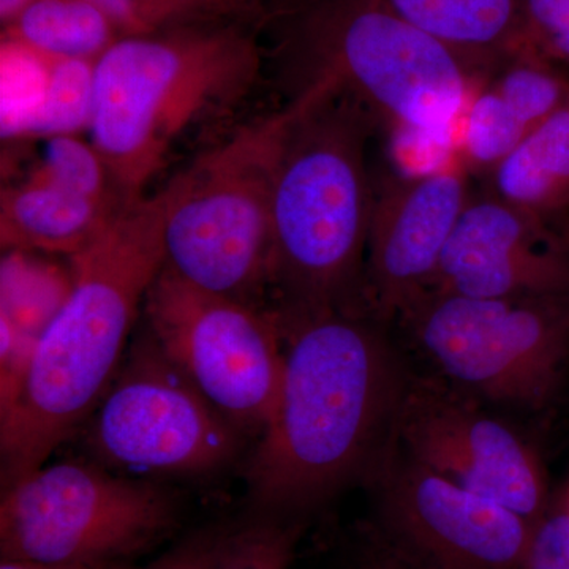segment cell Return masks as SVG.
I'll list each match as a JSON object with an SVG mask.
<instances>
[{"label":"cell","instance_id":"83f0119b","mask_svg":"<svg viewBox=\"0 0 569 569\" xmlns=\"http://www.w3.org/2000/svg\"><path fill=\"white\" fill-rule=\"evenodd\" d=\"M216 531L194 535L153 561L148 569H211Z\"/></svg>","mask_w":569,"mask_h":569},{"label":"cell","instance_id":"ffe728a7","mask_svg":"<svg viewBox=\"0 0 569 569\" xmlns=\"http://www.w3.org/2000/svg\"><path fill=\"white\" fill-rule=\"evenodd\" d=\"M529 133V127L488 80L460 116L456 153L468 171L490 174Z\"/></svg>","mask_w":569,"mask_h":569},{"label":"cell","instance_id":"5bb4252c","mask_svg":"<svg viewBox=\"0 0 569 569\" xmlns=\"http://www.w3.org/2000/svg\"><path fill=\"white\" fill-rule=\"evenodd\" d=\"M429 291L569 295V220L538 216L492 192L471 197Z\"/></svg>","mask_w":569,"mask_h":569},{"label":"cell","instance_id":"44dd1931","mask_svg":"<svg viewBox=\"0 0 569 569\" xmlns=\"http://www.w3.org/2000/svg\"><path fill=\"white\" fill-rule=\"evenodd\" d=\"M301 533V520L263 515L217 530L211 569H288Z\"/></svg>","mask_w":569,"mask_h":569},{"label":"cell","instance_id":"52a82bcc","mask_svg":"<svg viewBox=\"0 0 569 569\" xmlns=\"http://www.w3.org/2000/svg\"><path fill=\"white\" fill-rule=\"evenodd\" d=\"M441 378L479 400L550 406L569 366V295L427 291L397 318Z\"/></svg>","mask_w":569,"mask_h":569},{"label":"cell","instance_id":"d6986e66","mask_svg":"<svg viewBox=\"0 0 569 569\" xmlns=\"http://www.w3.org/2000/svg\"><path fill=\"white\" fill-rule=\"evenodd\" d=\"M70 288V268L66 271L40 253L6 250L0 268V317L20 335L39 342Z\"/></svg>","mask_w":569,"mask_h":569},{"label":"cell","instance_id":"7c38bea8","mask_svg":"<svg viewBox=\"0 0 569 569\" xmlns=\"http://www.w3.org/2000/svg\"><path fill=\"white\" fill-rule=\"evenodd\" d=\"M395 440L411 459L537 523L548 511L541 463L515 429L443 378L408 376Z\"/></svg>","mask_w":569,"mask_h":569},{"label":"cell","instance_id":"8992f818","mask_svg":"<svg viewBox=\"0 0 569 569\" xmlns=\"http://www.w3.org/2000/svg\"><path fill=\"white\" fill-rule=\"evenodd\" d=\"M290 110L213 146L167 190L164 266L194 287L258 306L272 276V183Z\"/></svg>","mask_w":569,"mask_h":569},{"label":"cell","instance_id":"cb8c5ba5","mask_svg":"<svg viewBox=\"0 0 569 569\" xmlns=\"http://www.w3.org/2000/svg\"><path fill=\"white\" fill-rule=\"evenodd\" d=\"M490 84L529 127L537 129L569 102V80L545 59L515 54L489 78Z\"/></svg>","mask_w":569,"mask_h":569},{"label":"cell","instance_id":"f1b7e54d","mask_svg":"<svg viewBox=\"0 0 569 569\" xmlns=\"http://www.w3.org/2000/svg\"><path fill=\"white\" fill-rule=\"evenodd\" d=\"M359 569H432L410 559L395 546L370 531Z\"/></svg>","mask_w":569,"mask_h":569},{"label":"cell","instance_id":"603a6c76","mask_svg":"<svg viewBox=\"0 0 569 569\" xmlns=\"http://www.w3.org/2000/svg\"><path fill=\"white\" fill-rule=\"evenodd\" d=\"M123 36H144L203 22L252 20L234 0H92Z\"/></svg>","mask_w":569,"mask_h":569},{"label":"cell","instance_id":"30bf717a","mask_svg":"<svg viewBox=\"0 0 569 569\" xmlns=\"http://www.w3.org/2000/svg\"><path fill=\"white\" fill-rule=\"evenodd\" d=\"M244 438L149 332L130 348L86 422V445L97 463L134 478L211 475L231 463Z\"/></svg>","mask_w":569,"mask_h":569},{"label":"cell","instance_id":"3957f363","mask_svg":"<svg viewBox=\"0 0 569 569\" xmlns=\"http://www.w3.org/2000/svg\"><path fill=\"white\" fill-rule=\"evenodd\" d=\"M272 183V276L282 317L365 305L373 187L367 141L376 118L329 86L288 103Z\"/></svg>","mask_w":569,"mask_h":569},{"label":"cell","instance_id":"e0dca14e","mask_svg":"<svg viewBox=\"0 0 569 569\" xmlns=\"http://www.w3.org/2000/svg\"><path fill=\"white\" fill-rule=\"evenodd\" d=\"M492 192L548 219L569 220V102L493 168Z\"/></svg>","mask_w":569,"mask_h":569},{"label":"cell","instance_id":"4316f807","mask_svg":"<svg viewBox=\"0 0 569 569\" xmlns=\"http://www.w3.org/2000/svg\"><path fill=\"white\" fill-rule=\"evenodd\" d=\"M520 569H569V498L535 523Z\"/></svg>","mask_w":569,"mask_h":569},{"label":"cell","instance_id":"4fadbf2b","mask_svg":"<svg viewBox=\"0 0 569 569\" xmlns=\"http://www.w3.org/2000/svg\"><path fill=\"white\" fill-rule=\"evenodd\" d=\"M471 197L459 157L432 173L395 176L373 190L365 269L370 316L381 323L397 320L432 288Z\"/></svg>","mask_w":569,"mask_h":569},{"label":"cell","instance_id":"ac0fdd59","mask_svg":"<svg viewBox=\"0 0 569 569\" xmlns=\"http://www.w3.org/2000/svg\"><path fill=\"white\" fill-rule=\"evenodd\" d=\"M3 37L41 58L96 62L122 33L92 0H31Z\"/></svg>","mask_w":569,"mask_h":569},{"label":"cell","instance_id":"9c48e42d","mask_svg":"<svg viewBox=\"0 0 569 569\" xmlns=\"http://www.w3.org/2000/svg\"><path fill=\"white\" fill-rule=\"evenodd\" d=\"M148 332L194 389L244 437H260L283 373L276 310L212 293L164 266L146 296Z\"/></svg>","mask_w":569,"mask_h":569},{"label":"cell","instance_id":"d4e9b609","mask_svg":"<svg viewBox=\"0 0 569 569\" xmlns=\"http://www.w3.org/2000/svg\"><path fill=\"white\" fill-rule=\"evenodd\" d=\"M32 171L99 203L114 208L127 203L102 156L78 134L44 140L43 156Z\"/></svg>","mask_w":569,"mask_h":569},{"label":"cell","instance_id":"7402d4cb","mask_svg":"<svg viewBox=\"0 0 569 569\" xmlns=\"http://www.w3.org/2000/svg\"><path fill=\"white\" fill-rule=\"evenodd\" d=\"M48 59V58H47ZM92 61L50 59V80L43 100L18 138H48L89 130L93 97Z\"/></svg>","mask_w":569,"mask_h":569},{"label":"cell","instance_id":"8fae6325","mask_svg":"<svg viewBox=\"0 0 569 569\" xmlns=\"http://www.w3.org/2000/svg\"><path fill=\"white\" fill-rule=\"evenodd\" d=\"M373 533L432 569H520L533 523L421 466L395 436L367 470Z\"/></svg>","mask_w":569,"mask_h":569},{"label":"cell","instance_id":"277c9868","mask_svg":"<svg viewBox=\"0 0 569 569\" xmlns=\"http://www.w3.org/2000/svg\"><path fill=\"white\" fill-rule=\"evenodd\" d=\"M261 62L239 21L123 36L97 59L89 141L127 203L146 197L187 133L253 88Z\"/></svg>","mask_w":569,"mask_h":569},{"label":"cell","instance_id":"1f68e13d","mask_svg":"<svg viewBox=\"0 0 569 569\" xmlns=\"http://www.w3.org/2000/svg\"><path fill=\"white\" fill-rule=\"evenodd\" d=\"M234 2L244 7V9L249 11L250 14H253V17H258V14L263 13V3H261V0H234Z\"/></svg>","mask_w":569,"mask_h":569},{"label":"cell","instance_id":"5b68a950","mask_svg":"<svg viewBox=\"0 0 569 569\" xmlns=\"http://www.w3.org/2000/svg\"><path fill=\"white\" fill-rule=\"evenodd\" d=\"M287 50L298 91L329 86L353 97L389 129L396 152L456 151L460 116L490 78L387 0H307Z\"/></svg>","mask_w":569,"mask_h":569},{"label":"cell","instance_id":"6da1fadb","mask_svg":"<svg viewBox=\"0 0 569 569\" xmlns=\"http://www.w3.org/2000/svg\"><path fill=\"white\" fill-rule=\"evenodd\" d=\"M277 317L282 383L246 479L257 515L299 520L366 477L391 440L408 376L369 312Z\"/></svg>","mask_w":569,"mask_h":569},{"label":"cell","instance_id":"ba28073f","mask_svg":"<svg viewBox=\"0 0 569 569\" xmlns=\"http://www.w3.org/2000/svg\"><path fill=\"white\" fill-rule=\"evenodd\" d=\"M178 523L168 490L97 462L41 466L3 486L0 557L88 567H123L162 542Z\"/></svg>","mask_w":569,"mask_h":569},{"label":"cell","instance_id":"f546056e","mask_svg":"<svg viewBox=\"0 0 569 569\" xmlns=\"http://www.w3.org/2000/svg\"><path fill=\"white\" fill-rule=\"evenodd\" d=\"M0 569H126V567H88V565H54L39 561L2 559Z\"/></svg>","mask_w":569,"mask_h":569},{"label":"cell","instance_id":"9a60e30c","mask_svg":"<svg viewBox=\"0 0 569 569\" xmlns=\"http://www.w3.org/2000/svg\"><path fill=\"white\" fill-rule=\"evenodd\" d=\"M122 206L99 203L31 171L2 190L3 250L74 257L102 233Z\"/></svg>","mask_w":569,"mask_h":569},{"label":"cell","instance_id":"4dcf8cb0","mask_svg":"<svg viewBox=\"0 0 569 569\" xmlns=\"http://www.w3.org/2000/svg\"><path fill=\"white\" fill-rule=\"evenodd\" d=\"M31 0H0V21L2 26L9 24Z\"/></svg>","mask_w":569,"mask_h":569},{"label":"cell","instance_id":"484cf974","mask_svg":"<svg viewBox=\"0 0 569 569\" xmlns=\"http://www.w3.org/2000/svg\"><path fill=\"white\" fill-rule=\"evenodd\" d=\"M520 52L569 66V0H520Z\"/></svg>","mask_w":569,"mask_h":569},{"label":"cell","instance_id":"7a4b0ae2","mask_svg":"<svg viewBox=\"0 0 569 569\" xmlns=\"http://www.w3.org/2000/svg\"><path fill=\"white\" fill-rule=\"evenodd\" d=\"M164 216L163 187L123 204L91 244L69 258L70 293L37 342L20 395L0 413L3 486L44 466L107 396L164 268Z\"/></svg>","mask_w":569,"mask_h":569},{"label":"cell","instance_id":"2e32d148","mask_svg":"<svg viewBox=\"0 0 569 569\" xmlns=\"http://www.w3.org/2000/svg\"><path fill=\"white\" fill-rule=\"evenodd\" d=\"M411 24L492 77L515 54L520 0H387Z\"/></svg>","mask_w":569,"mask_h":569}]
</instances>
